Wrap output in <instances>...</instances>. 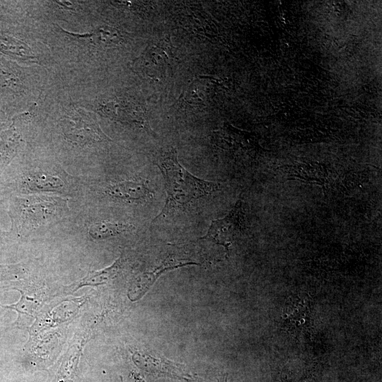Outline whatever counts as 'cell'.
I'll use <instances>...</instances> for the list:
<instances>
[{
  "instance_id": "2",
  "label": "cell",
  "mask_w": 382,
  "mask_h": 382,
  "mask_svg": "<svg viewBox=\"0 0 382 382\" xmlns=\"http://www.w3.org/2000/svg\"><path fill=\"white\" fill-rule=\"evenodd\" d=\"M64 133L79 144L101 141L108 138L100 129L95 115L81 108L71 110L62 120Z\"/></svg>"
},
{
  "instance_id": "4",
  "label": "cell",
  "mask_w": 382,
  "mask_h": 382,
  "mask_svg": "<svg viewBox=\"0 0 382 382\" xmlns=\"http://www.w3.org/2000/svg\"><path fill=\"white\" fill-rule=\"evenodd\" d=\"M22 202L23 220L30 229L58 219L67 207L66 201L57 197L30 196Z\"/></svg>"
},
{
  "instance_id": "13",
  "label": "cell",
  "mask_w": 382,
  "mask_h": 382,
  "mask_svg": "<svg viewBox=\"0 0 382 382\" xmlns=\"http://www.w3.org/2000/svg\"><path fill=\"white\" fill-rule=\"evenodd\" d=\"M16 272L12 267L0 265V281L14 278Z\"/></svg>"
},
{
  "instance_id": "12",
  "label": "cell",
  "mask_w": 382,
  "mask_h": 382,
  "mask_svg": "<svg viewBox=\"0 0 382 382\" xmlns=\"http://www.w3.org/2000/svg\"><path fill=\"white\" fill-rule=\"evenodd\" d=\"M18 291H21L22 296L17 303L10 306L1 305L2 307L13 309L17 311L18 313V320L20 319L23 315L30 316L32 312L34 311L37 306V301L29 297L26 292H24L21 289H18Z\"/></svg>"
},
{
  "instance_id": "7",
  "label": "cell",
  "mask_w": 382,
  "mask_h": 382,
  "mask_svg": "<svg viewBox=\"0 0 382 382\" xmlns=\"http://www.w3.org/2000/svg\"><path fill=\"white\" fill-rule=\"evenodd\" d=\"M168 45L158 42L148 47L144 52L134 62V66L140 72L152 77L163 75L168 67L170 61L173 59Z\"/></svg>"
},
{
  "instance_id": "9",
  "label": "cell",
  "mask_w": 382,
  "mask_h": 382,
  "mask_svg": "<svg viewBox=\"0 0 382 382\" xmlns=\"http://www.w3.org/2000/svg\"><path fill=\"white\" fill-rule=\"evenodd\" d=\"M134 228L131 224L101 221L89 226L88 234L93 239L100 240L131 231Z\"/></svg>"
},
{
  "instance_id": "5",
  "label": "cell",
  "mask_w": 382,
  "mask_h": 382,
  "mask_svg": "<svg viewBox=\"0 0 382 382\" xmlns=\"http://www.w3.org/2000/svg\"><path fill=\"white\" fill-rule=\"evenodd\" d=\"M134 361L140 369L151 374L166 376L187 382H199L197 377L186 369L185 365L171 361L152 352H136Z\"/></svg>"
},
{
  "instance_id": "11",
  "label": "cell",
  "mask_w": 382,
  "mask_h": 382,
  "mask_svg": "<svg viewBox=\"0 0 382 382\" xmlns=\"http://www.w3.org/2000/svg\"><path fill=\"white\" fill-rule=\"evenodd\" d=\"M30 188L41 190H52L63 187L62 180L53 175L45 173H35L28 178Z\"/></svg>"
},
{
  "instance_id": "14",
  "label": "cell",
  "mask_w": 382,
  "mask_h": 382,
  "mask_svg": "<svg viewBox=\"0 0 382 382\" xmlns=\"http://www.w3.org/2000/svg\"><path fill=\"white\" fill-rule=\"evenodd\" d=\"M218 382H227V374L223 375L218 378Z\"/></svg>"
},
{
  "instance_id": "6",
  "label": "cell",
  "mask_w": 382,
  "mask_h": 382,
  "mask_svg": "<svg viewBox=\"0 0 382 382\" xmlns=\"http://www.w3.org/2000/svg\"><path fill=\"white\" fill-rule=\"evenodd\" d=\"M195 261L189 259L179 258L173 255H168L162 262L143 273L131 289L129 297L132 301L139 299L151 288L156 279L166 271L177 269L188 265H199Z\"/></svg>"
},
{
  "instance_id": "8",
  "label": "cell",
  "mask_w": 382,
  "mask_h": 382,
  "mask_svg": "<svg viewBox=\"0 0 382 382\" xmlns=\"http://www.w3.org/2000/svg\"><path fill=\"white\" fill-rule=\"evenodd\" d=\"M108 195L129 202H151L154 195L148 182L141 178L122 180L110 184L105 189Z\"/></svg>"
},
{
  "instance_id": "3",
  "label": "cell",
  "mask_w": 382,
  "mask_h": 382,
  "mask_svg": "<svg viewBox=\"0 0 382 382\" xmlns=\"http://www.w3.org/2000/svg\"><path fill=\"white\" fill-rule=\"evenodd\" d=\"M244 215L243 202L240 198L224 217L212 221L207 233L200 239L222 245L228 255L234 238L243 230Z\"/></svg>"
},
{
  "instance_id": "10",
  "label": "cell",
  "mask_w": 382,
  "mask_h": 382,
  "mask_svg": "<svg viewBox=\"0 0 382 382\" xmlns=\"http://www.w3.org/2000/svg\"><path fill=\"white\" fill-rule=\"evenodd\" d=\"M121 264L122 256L117 259L112 265L108 267L99 271L89 272L84 278L75 284L74 291L83 286H93L105 283L115 276Z\"/></svg>"
},
{
  "instance_id": "15",
  "label": "cell",
  "mask_w": 382,
  "mask_h": 382,
  "mask_svg": "<svg viewBox=\"0 0 382 382\" xmlns=\"http://www.w3.org/2000/svg\"><path fill=\"white\" fill-rule=\"evenodd\" d=\"M120 378H121V381H122V382H123V381H122V377H120Z\"/></svg>"
},
{
  "instance_id": "1",
  "label": "cell",
  "mask_w": 382,
  "mask_h": 382,
  "mask_svg": "<svg viewBox=\"0 0 382 382\" xmlns=\"http://www.w3.org/2000/svg\"><path fill=\"white\" fill-rule=\"evenodd\" d=\"M154 162L164 178L166 199L163 208L152 222L185 210L221 189V183L201 179L190 173L179 163L173 148L158 154Z\"/></svg>"
}]
</instances>
